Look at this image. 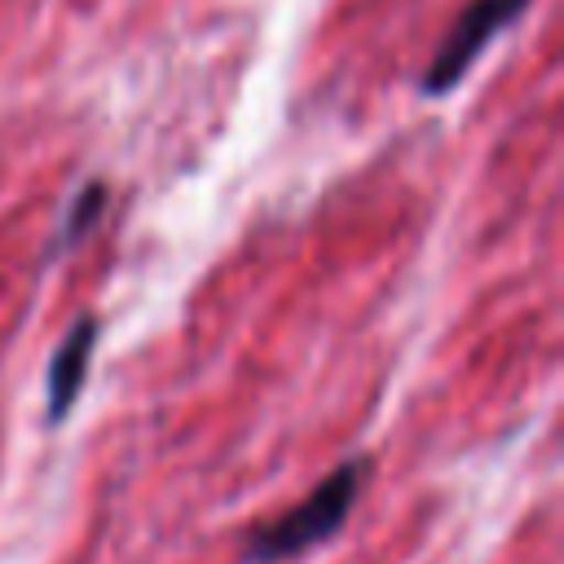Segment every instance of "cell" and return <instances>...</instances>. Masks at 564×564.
Masks as SVG:
<instances>
[{
  "mask_svg": "<svg viewBox=\"0 0 564 564\" xmlns=\"http://www.w3.org/2000/svg\"><path fill=\"white\" fill-rule=\"evenodd\" d=\"M361 476H366V463L352 458V463H339L317 489H308L295 507H286L282 516H273L269 524H260L256 533H247L242 542V555L251 564H278V560H291L317 542H326L330 533L344 529L352 502H357V489H361Z\"/></svg>",
  "mask_w": 564,
  "mask_h": 564,
  "instance_id": "obj_1",
  "label": "cell"
},
{
  "mask_svg": "<svg viewBox=\"0 0 564 564\" xmlns=\"http://www.w3.org/2000/svg\"><path fill=\"white\" fill-rule=\"evenodd\" d=\"M101 207H106V189H101L97 181H88V185L75 194V207H70V216H66V242L79 238V234L101 216Z\"/></svg>",
  "mask_w": 564,
  "mask_h": 564,
  "instance_id": "obj_4",
  "label": "cell"
},
{
  "mask_svg": "<svg viewBox=\"0 0 564 564\" xmlns=\"http://www.w3.org/2000/svg\"><path fill=\"white\" fill-rule=\"evenodd\" d=\"M524 4H529V0H471V4L454 18V26L445 31V40H441V48L432 53V62H427L419 88L432 93V97L449 93V88L471 70V62L480 57V48H485L502 26H511V22L524 13Z\"/></svg>",
  "mask_w": 564,
  "mask_h": 564,
  "instance_id": "obj_2",
  "label": "cell"
},
{
  "mask_svg": "<svg viewBox=\"0 0 564 564\" xmlns=\"http://www.w3.org/2000/svg\"><path fill=\"white\" fill-rule=\"evenodd\" d=\"M93 344H97V317H79L66 330V339L57 344V352L48 361V423L66 419V410L75 405V397L84 388V370H88Z\"/></svg>",
  "mask_w": 564,
  "mask_h": 564,
  "instance_id": "obj_3",
  "label": "cell"
}]
</instances>
